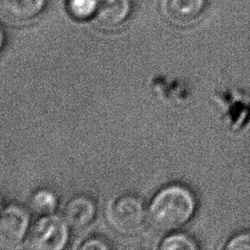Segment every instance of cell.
<instances>
[{"mask_svg": "<svg viewBox=\"0 0 250 250\" xmlns=\"http://www.w3.org/2000/svg\"><path fill=\"white\" fill-rule=\"evenodd\" d=\"M196 201L185 186L173 184L159 189L147 207V219L160 231H174L187 225L193 217Z\"/></svg>", "mask_w": 250, "mask_h": 250, "instance_id": "obj_1", "label": "cell"}, {"mask_svg": "<svg viewBox=\"0 0 250 250\" xmlns=\"http://www.w3.org/2000/svg\"><path fill=\"white\" fill-rule=\"evenodd\" d=\"M109 227L123 235H133L141 230L147 209L143 199L134 193H121L111 197L104 209Z\"/></svg>", "mask_w": 250, "mask_h": 250, "instance_id": "obj_2", "label": "cell"}, {"mask_svg": "<svg viewBox=\"0 0 250 250\" xmlns=\"http://www.w3.org/2000/svg\"><path fill=\"white\" fill-rule=\"evenodd\" d=\"M69 229L62 216L55 213L39 216L29 228L26 247L32 250H61L68 241Z\"/></svg>", "mask_w": 250, "mask_h": 250, "instance_id": "obj_3", "label": "cell"}, {"mask_svg": "<svg viewBox=\"0 0 250 250\" xmlns=\"http://www.w3.org/2000/svg\"><path fill=\"white\" fill-rule=\"evenodd\" d=\"M28 211L19 204H9L0 210V248L14 249L21 244L28 233Z\"/></svg>", "mask_w": 250, "mask_h": 250, "instance_id": "obj_4", "label": "cell"}, {"mask_svg": "<svg viewBox=\"0 0 250 250\" xmlns=\"http://www.w3.org/2000/svg\"><path fill=\"white\" fill-rule=\"evenodd\" d=\"M96 213V203L90 196L76 194L66 201L62 218L70 229H82L94 221Z\"/></svg>", "mask_w": 250, "mask_h": 250, "instance_id": "obj_5", "label": "cell"}, {"mask_svg": "<svg viewBox=\"0 0 250 250\" xmlns=\"http://www.w3.org/2000/svg\"><path fill=\"white\" fill-rule=\"evenodd\" d=\"M131 10L130 0H98L95 19L103 26L113 27L124 22Z\"/></svg>", "mask_w": 250, "mask_h": 250, "instance_id": "obj_6", "label": "cell"}, {"mask_svg": "<svg viewBox=\"0 0 250 250\" xmlns=\"http://www.w3.org/2000/svg\"><path fill=\"white\" fill-rule=\"evenodd\" d=\"M205 5L206 0H168L166 14L173 23L188 25L199 19Z\"/></svg>", "mask_w": 250, "mask_h": 250, "instance_id": "obj_7", "label": "cell"}, {"mask_svg": "<svg viewBox=\"0 0 250 250\" xmlns=\"http://www.w3.org/2000/svg\"><path fill=\"white\" fill-rule=\"evenodd\" d=\"M46 0H0V13L13 21H27L45 8Z\"/></svg>", "mask_w": 250, "mask_h": 250, "instance_id": "obj_8", "label": "cell"}, {"mask_svg": "<svg viewBox=\"0 0 250 250\" xmlns=\"http://www.w3.org/2000/svg\"><path fill=\"white\" fill-rule=\"evenodd\" d=\"M30 210L38 215H49L54 214L58 207V196L49 188H39L35 190L29 198Z\"/></svg>", "mask_w": 250, "mask_h": 250, "instance_id": "obj_9", "label": "cell"}, {"mask_svg": "<svg viewBox=\"0 0 250 250\" xmlns=\"http://www.w3.org/2000/svg\"><path fill=\"white\" fill-rule=\"evenodd\" d=\"M98 0H66V10L75 20L85 21L95 17Z\"/></svg>", "mask_w": 250, "mask_h": 250, "instance_id": "obj_10", "label": "cell"}, {"mask_svg": "<svg viewBox=\"0 0 250 250\" xmlns=\"http://www.w3.org/2000/svg\"><path fill=\"white\" fill-rule=\"evenodd\" d=\"M159 248L162 250H193L197 246L195 242L185 233H171L163 238Z\"/></svg>", "mask_w": 250, "mask_h": 250, "instance_id": "obj_11", "label": "cell"}, {"mask_svg": "<svg viewBox=\"0 0 250 250\" xmlns=\"http://www.w3.org/2000/svg\"><path fill=\"white\" fill-rule=\"evenodd\" d=\"M229 250H250V232H242L234 235L226 245Z\"/></svg>", "mask_w": 250, "mask_h": 250, "instance_id": "obj_12", "label": "cell"}, {"mask_svg": "<svg viewBox=\"0 0 250 250\" xmlns=\"http://www.w3.org/2000/svg\"><path fill=\"white\" fill-rule=\"evenodd\" d=\"M77 248L81 250H105L109 248V245L104 239L92 236L83 240Z\"/></svg>", "mask_w": 250, "mask_h": 250, "instance_id": "obj_13", "label": "cell"}, {"mask_svg": "<svg viewBox=\"0 0 250 250\" xmlns=\"http://www.w3.org/2000/svg\"><path fill=\"white\" fill-rule=\"evenodd\" d=\"M4 41H5V35H4V31L2 29V27L0 26V52L3 48V45H4Z\"/></svg>", "mask_w": 250, "mask_h": 250, "instance_id": "obj_14", "label": "cell"}, {"mask_svg": "<svg viewBox=\"0 0 250 250\" xmlns=\"http://www.w3.org/2000/svg\"><path fill=\"white\" fill-rule=\"evenodd\" d=\"M2 209V198H1V195H0V210Z\"/></svg>", "mask_w": 250, "mask_h": 250, "instance_id": "obj_15", "label": "cell"}]
</instances>
